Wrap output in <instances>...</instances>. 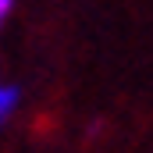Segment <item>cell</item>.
<instances>
[{"mask_svg": "<svg viewBox=\"0 0 153 153\" xmlns=\"http://www.w3.org/2000/svg\"><path fill=\"white\" fill-rule=\"evenodd\" d=\"M11 7H14V0H0V22L11 14Z\"/></svg>", "mask_w": 153, "mask_h": 153, "instance_id": "obj_2", "label": "cell"}, {"mask_svg": "<svg viewBox=\"0 0 153 153\" xmlns=\"http://www.w3.org/2000/svg\"><path fill=\"white\" fill-rule=\"evenodd\" d=\"M14 107H18V89H14V85H4V82H0V125H4L7 117L14 114Z\"/></svg>", "mask_w": 153, "mask_h": 153, "instance_id": "obj_1", "label": "cell"}]
</instances>
